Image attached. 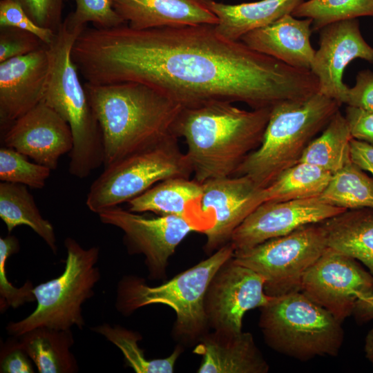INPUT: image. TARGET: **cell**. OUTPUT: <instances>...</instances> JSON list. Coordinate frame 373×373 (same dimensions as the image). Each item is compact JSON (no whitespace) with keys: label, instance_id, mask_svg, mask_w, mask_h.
Segmentation results:
<instances>
[{"label":"cell","instance_id":"cell-21","mask_svg":"<svg viewBox=\"0 0 373 373\" xmlns=\"http://www.w3.org/2000/svg\"><path fill=\"white\" fill-rule=\"evenodd\" d=\"M202 183L186 178H169L129 200L128 210L181 217L197 224L204 233L213 227L214 219L202 211Z\"/></svg>","mask_w":373,"mask_h":373},{"label":"cell","instance_id":"cell-8","mask_svg":"<svg viewBox=\"0 0 373 373\" xmlns=\"http://www.w3.org/2000/svg\"><path fill=\"white\" fill-rule=\"evenodd\" d=\"M64 245L67 256L64 271L57 278L34 287L37 307L23 319L7 325L10 336L19 337L41 327L64 330L84 327L82 306L93 297V288L100 279L96 266L99 248L84 249L70 237L65 239Z\"/></svg>","mask_w":373,"mask_h":373},{"label":"cell","instance_id":"cell-24","mask_svg":"<svg viewBox=\"0 0 373 373\" xmlns=\"http://www.w3.org/2000/svg\"><path fill=\"white\" fill-rule=\"evenodd\" d=\"M321 224L327 247L358 260L373 276V209L346 210Z\"/></svg>","mask_w":373,"mask_h":373},{"label":"cell","instance_id":"cell-34","mask_svg":"<svg viewBox=\"0 0 373 373\" xmlns=\"http://www.w3.org/2000/svg\"><path fill=\"white\" fill-rule=\"evenodd\" d=\"M19 240L8 235L0 238V309L3 312L7 308H17L19 306L35 300L33 285L27 281L22 287L17 288L8 280L6 272V262L8 258L19 251Z\"/></svg>","mask_w":373,"mask_h":373},{"label":"cell","instance_id":"cell-35","mask_svg":"<svg viewBox=\"0 0 373 373\" xmlns=\"http://www.w3.org/2000/svg\"><path fill=\"white\" fill-rule=\"evenodd\" d=\"M15 28L37 35L45 44L53 41L56 33L37 25L14 0L0 1V28Z\"/></svg>","mask_w":373,"mask_h":373},{"label":"cell","instance_id":"cell-1","mask_svg":"<svg viewBox=\"0 0 373 373\" xmlns=\"http://www.w3.org/2000/svg\"><path fill=\"white\" fill-rule=\"evenodd\" d=\"M72 58L86 82H138L182 107L211 102L272 108L318 92L311 70L289 66L242 41L220 36L215 25L133 29L85 28Z\"/></svg>","mask_w":373,"mask_h":373},{"label":"cell","instance_id":"cell-31","mask_svg":"<svg viewBox=\"0 0 373 373\" xmlns=\"http://www.w3.org/2000/svg\"><path fill=\"white\" fill-rule=\"evenodd\" d=\"M291 15L297 18L311 19L312 32H318L332 23L373 17V0L303 1Z\"/></svg>","mask_w":373,"mask_h":373},{"label":"cell","instance_id":"cell-25","mask_svg":"<svg viewBox=\"0 0 373 373\" xmlns=\"http://www.w3.org/2000/svg\"><path fill=\"white\" fill-rule=\"evenodd\" d=\"M22 349L39 373H75L79 367L70 347L75 341L70 329L35 328L17 337Z\"/></svg>","mask_w":373,"mask_h":373},{"label":"cell","instance_id":"cell-17","mask_svg":"<svg viewBox=\"0 0 373 373\" xmlns=\"http://www.w3.org/2000/svg\"><path fill=\"white\" fill-rule=\"evenodd\" d=\"M3 142L51 170L57 169L60 157L73 146L69 125L43 101L12 124Z\"/></svg>","mask_w":373,"mask_h":373},{"label":"cell","instance_id":"cell-37","mask_svg":"<svg viewBox=\"0 0 373 373\" xmlns=\"http://www.w3.org/2000/svg\"><path fill=\"white\" fill-rule=\"evenodd\" d=\"M39 26L57 33L61 28L64 0H14Z\"/></svg>","mask_w":373,"mask_h":373},{"label":"cell","instance_id":"cell-13","mask_svg":"<svg viewBox=\"0 0 373 373\" xmlns=\"http://www.w3.org/2000/svg\"><path fill=\"white\" fill-rule=\"evenodd\" d=\"M272 298L265 291L264 278L232 256L216 271L206 291L209 326L214 331L240 333L245 313L265 306Z\"/></svg>","mask_w":373,"mask_h":373},{"label":"cell","instance_id":"cell-4","mask_svg":"<svg viewBox=\"0 0 373 373\" xmlns=\"http://www.w3.org/2000/svg\"><path fill=\"white\" fill-rule=\"evenodd\" d=\"M82 30L64 21L52 43L48 45L50 73L43 99L69 125L73 138L68 171L84 178L104 164V149L99 122L71 55Z\"/></svg>","mask_w":373,"mask_h":373},{"label":"cell","instance_id":"cell-30","mask_svg":"<svg viewBox=\"0 0 373 373\" xmlns=\"http://www.w3.org/2000/svg\"><path fill=\"white\" fill-rule=\"evenodd\" d=\"M91 329L117 347L124 356L126 364L137 373L173 372L175 363L182 352L181 345H178L170 356L149 359L138 345V341L142 337L137 332L108 323L95 326Z\"/></svg>","mask_w":373,"mask_h":373},{"label":"cell","instance_id":"cell-41","mask_svg":"<svg viewBox=\"0 0 373 373\" xmlns=\"http://www.w3.org/2000/svg\"><path fill=\"white\" fill-rule=\"evenodd\" d=\"M352 162L367 171L373 175V146L367 142L352 138L350 143Z\"/></svg>","mask_w":373,"mask_h":373},{"label":"cell","instance_id":"cell-18","mask_svg":"<svg viewBox=\"0 0 373 373\" xmlns=\"http://www.w3.org/2000/svg\"><path fill=\"white\" fill-rule=\"evenodd\" d=\"M47 45L28 55L0 62L1 129L42 102L50 73Z\"/></svg>","mask_w":373,"mask_h":373},{"label":"cell","instance_id":"cell-15","mask_svg":"<svg viewBox=\"0 0 373 373\" xmlns=\"http://www.w3.org/2000/svg\"><path fill=\"white\" fill-rule=\"evenodd\" d=\"M202 185V210L214 219L213 227L204 233V250L211 254L230 242L234 230L264 202V193L245 175L211 179Z\"/></svg>","mask_w":373,"mask_h":373},{"label":"cell","instance_id":"cell-11","mask_svg":"<svg viewBox=\"0 0 373 373\" xmlns=\"http://www.w3.org/2000/svg\"><path fill=\"white\" fill-rule=\"evenodd\" d=\"M100 221L120 229L129 254H142L150 279L166 276L169 260L191 232H201L191 221L175 216L149 217L118 206L98 213Z\"/></svg>","mask_w":373,"mask_h":373},{"label":"cell","instance_id":"cell-14","mask_svg":"<svg viewBox=\"0 0 373 373\" xmlns=\"http://www.w3.org/2000/svg\"><path fill=\"white\" fill-rule=\"evenodd\" d=\"M319 197L284 202H265L234 230L230 242L234 250L254 247L310 224L320 223L345 211Z\"/></svg>","mask_w":373,"mask_h":373},{"label":"cell","instance_id":"cell-28","mask_svg":"<svg viewBox=\"0 0 373 373\" xmlns=\"http://www.w3.org/2000/svg\"><path fill=\"white\" fill-rule=\"evenodd\" d=\"M332 173L315 165L298 162L263 189L265 202H284L319 197Z\"/></svg>","mask_w":373,"mask_h":373},{"label":"cell","instance_id":"cell-40","mask_svg":"<svg viewBox=\"0 0 373 373\" xmlns=\"http://www.w3.org/2000/svg\"><path fill=\"white\" fill-rule=\"evenodd\" d=\"M345 113L353 138L373 146V111L347 106Z\"/></svg>","mask_w":373,"mask_h":373},{"label":"cell","instance_id":"cell-12","mask_svg":"<svg viewBox=\"0 0 373 373\" xmlns=\"http://www.w3.org/2000/svg\"><path fill=\"white\" fill-rule=\"evenodd\" d=\"M300 291L343 323L357 299L373 291V276L356 259L327 247L304 274Z\"/></svg>","mask_w":373,"mask_h":373},{"label":"cell","instance_id":"cell-26","mask_svg":"<svg viewBox=\"0 0 373 373\" xmlns=\"http://www.w3.org/2000/svg\"><path fill=\"white\" fill-rule=\"evenodd\" d=\"M26 186L6 182L0 183V218L9 233L17 226L30 227L56 254L57 247L53 226L42 217Z\"/></svg>","mask_w":373,"mask_h":373},{"label":"cell","instance_id":"cell-29","mask_svg":"<svg viewBox=\"0 0 373 373\" xmlns=\"http://www.w3.org/2000/svg\"><path fill=\"white\" fill-rule=\"evenodd\" d=\"M319 198L346 210L373 209V178L352 161L332 174Z\"/></svg>","mask_w":373,"mask_h":373},{"label":"cell","instance_id":"cell-20","mask_svg":"<svg viewBox=\"0 0 373 373\" xmlns=\"http://www.w3.org/2000/svg\"><path fill=\"white\" fill-rule=\"evenodd\" d=\"M312 20L285 15L272 23L244 35L251 48L299 69H311L314 50L310 42Z\"/></svg>","mask_w":373,"mask_h":373},{"label":"cell","instance_id":"cell-22","mask_svg":"<svg viewBox=\"0 0 373 373\" xmlns=\"http://www.w3.org/2000/svg\"><path fill=\"white\" fill-rule=\"evenodd\" d=\"M193 352L202 356L198 373H267L269 370L249 332L213 330L199 341Z\"/></svg>","mask_w":373,"mask_h":373},{"label":"cell","instance_id":"cell-38","mask_svg":"<svg viewBox=\"0 0 373 373\" xmlns=\"http://www.w3.org/2000/svg\"><path fill=\"white\" fill-rule=\"evenodd\" d=\"M30 358L20 345L19 338L12 336L3 344L0 354L1 373H33Z\"/></svg>","mask_w":373,"mask_h":373},{"label":"cell","instance_id":"cell-2","mask_svg":"<svg viewBox=\"0 0 373 373\" xmlns=\"http://www.w3.org/2000/svg\"><path fill=\"white\" fill-rule=\"evenodd\" d=\"M272 108L247 111L218 101L182 107L174 132L186 144L193 179L202 183L233 176L261 144Z\"/></svg>","mask_w":373,"mask_h":373},{"label":"cell","instance_id":"cell-43","mask_svg":"<svg viewBox=\"0 0 373 373\" xmlns=\"http://www.w3.org/2000/svg\"><path fill=\"white\" fill-rule=\"evenodd\" d=\"M364 351L366 358L373 367V327L368 332L365 336Z\"/></svg>","mask_w":373,"mask_h":373},{"label":"cell","instance_id":"cell-3","mask_svg":"<svg viewBox=\"0 0 373 373\" xmlns=\"http://www.w3.org/2000/svg\"><path fill=\"white\" fill-rule=\"evenodd\" d=\"M84 88L101 128L104 167L177 137L182 106L158 90L133 82H86Z\"/></svg>","mask_w":373,"mask_h":373},{"label":"cell","instance_id":"cell-39","mask_svg":"<svg viewBox=\"0 0 373 373\" xmlns=\"http://www.w3.org/2000/svg\"><path fill=\"white\" fill-rule=\"evenodd\" d=\"M367 111H373V72L363 70L358 73L356 84L348 87L344 103Z\"/></svg>","mask_w":373,"mask_h":373},{"label":"cell","instance_id":"cell-42","mask_svg":"<svg viewBox=\"0 0 373 373\" xmlns=\"http://www.w3.org/2000/svg\"><path fill=\"white\" fill-rule=\"evenodd\" d=\"M352 315L358 323L373 320V291L357 299Z\"/></svg>","mask_w":373,"mask_h":373},{"label":"cell","instance_id":"cell-6","mask_svg":"<svg viewBox=\"0 0 373 373\" xmlns=\"http://www.w3.org/2000/svg\"><path fill=\"white\" fill-rule=\"evenodd\" d=\"M234 253L229 242L207 258L157 286H149L137 276H124L118 282L115 307L128 316L144 306L170 307L176 318L173 336L180 345H196L208 332L204 301L209 285L218 269Z\"/></svg>","mask_w":373,"mask_h":373},{"label":"cell","instance_id":"cell-7","mask_svg":"<svg viewBox=\"0 0 373 373\" xmlns=\"http://www.w3.org/2000/svg\"><path fill=\"white\" fill-rule=\"evenodd\" d=\"M258 325L268 346L300 361L336 356L344 340L342 323L300 291L273 297Z\"/></svg>","mask_w":373,"mask_h":373},{"label":"cell","instance_id":"cell-9","mask_svg":"<svg viewBox=\"0 0 373 373\" xmlns=\"http://www.w3.org/2000/svg\"><path fill=\"white\" fill-rule=\"evenodd\" d=\"M178 139L170 137L104 167L90 185L86 201L88 208L98 214L128 202L164 180L190 178L193 169Z\"/></svg>","mask_w":373,"mask_h":373},{"label":"cell","instance_id":"cell-33","mask_svg":"<svg viewBox=\"0 0 373 373\" xmlns=\"http://www.w3.org/2000/svg\"><path fill=\"white\" fill-rule=\"evenodd\" d=\"M73 1L76 3L75 10L68 14L64 21L75 30H84L89 22L99 28H111L126 23L115 10L113 0Z\"/></svg>","mask_w":373,"mask_h":373},{"label":"cell","instance_id":"cell-32","mask_svg":"<svg viewBox=\"0 0 373 373\" xmlns=\"http://www.w3.org/2000/svg\"><path fill=\"white\" fill-rule=\"evenodd\" d=\"M25 156L12 148L1 147L0 180L33 189H42L52 170L46 166L29 162Z\"/></svg>","mask_w":373,"mask_h":373},{"label":"cell","instance_id":"cell-36","mask_svg":"<svg viewBox=\"0 0 373 373\" xmlns=\"http://www.w3.org/2000/svg\"><path fill=\"white\" fill-rule=\"evenodd\" d=\"M45 45L30 32L10 27L0 28V62L28 55Z\"/></svg>","mask_w":373,"mask_h":373},{"label":"cell","instance_id":"cell-10","mask_svg":"<svg viewBox=\"0 0 373 373\" xmlns=\"http://www.w3.org/2000/svg\"><path fill=\"white\" fill-rule=\"evenodd\" d=\"M327 247L320 222L248 249L234 250L233 258L260 274L265 280V293L276 297L300 291L304 274Z\"/></svg>","mask_w":373,"mask_h":373},{"label":"cell","instance_id":"cell-27","mask_svg":"<svg viewBox=\"0 0 373 373\" xmlns=\"http://www.w3.org/2000/svg\"><path fill=\"white\" fill-rule=\"evenodd\" d=\"M352 138L348 122L339 110L321 134L309 143L298 162L315 165L333 174L352 162Z\"/></svg>","mask_w":373,"mask_h":373},{"label":"cell","instance_id":"cell-5","mask_svg":"<svg viewBox=\"0 0 373 373\" xmlns=\"http://www.w3.org/2000/svg\"><path fill=\"white\" fill-rule=\"evenodd\" d=\"M341 105L319 92L275 105L261 144L245 157L233 176L245 175L260 188L268 186L298 163L307 146Z\"/></svg>","mask_w":373,"mask_h":373},{"label":"cell","instance_id":"cell-16","mask_svg":"<svg viewBox=\"0 0 373 373\" xmlns=\"http://www.w3.org/2000/svg\"><path fill=\"white\" fill-rule=\"evenodd\" d=\"M318 32L310 70L318 79V92L343 104L348 88L343 78L345 68L356 59L373 64V47L363 37L357 19L330 23Z\"/></svg>","mask_w":373,"mask_h":373},{"label":"cell","instance_id":"cell-19","mask_svg":"<svg viewBox=\"0 0 373 373\" xmlns=\"http://www.w3.org/2000/svg\"><path fill=\"white\" fill-rule=\"evenodd\" d=\"M213 0H113L115 10L131 28L144 30L200 24L216 25Z\"/></svg>","mask_w":373,"mask_h":373},{"label":"cell","instance_id":"cell-23","mask_svg":"<svg viewBox=\"0 0 373 373\" xmlns=\"http://www.w3.org/2000/svg\"><path fill=\"white\" fill-rule=\"evenodd\" d=\"M303 0H260L240 4L213 1L211 9L218 17L217 32L224 38L240 41L254 30L268 26L291 14Z\"/></svg>","mask_w":373,"mask_h":373}]
</instances>
